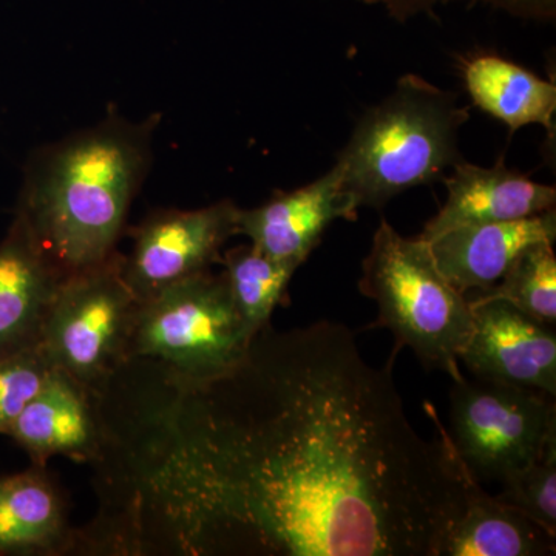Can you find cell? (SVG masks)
Segmentation results:
<instances>
[{
  "label": "cell",
  "instance_id": "obj_18",
  "mask_svg": "<svg viewBox=\"0 0 556 556\" xmlns=\"http://www.w3.org/2000/svg\"><path fill=\"white\" fill-rule=\"evenodd\" d=\"M464 83L482 112L506 124L510 134L540 124L555 131L556 86L496 54H479L464 64Z\"/></svg>",
  "mask_w": 556,
  "mask_h": 556
},
{
  "label": "cell",
  "instance_id": "obj_4",
  "mask_svg": "<svg viewBox=\"0 0 556 556\" xmlns=\"http://www.w3.org/2000/svg\"><path fill=\"white\" fill-rule=\"evenodd\" d=\"M468 108L417 75L358 121L338 167L343 190L356 207H383L394 197L431 185L463 161L457 139Z\"/></svg>",
  "mask_w": 556,
  "mask_h": 556
},
{
  "label": "cell",
  "instance_id": "obj_15",
  "mask_svg": "<svg viewBox=\"0 0 556 556\" xmlns=\"http://www.w3.org/2000/svg\"><path fill=\"white\" fill-rule=\"evenodd\" d=\"M62 280L60 270L16 215L0 241V357L39 345Z\"/></svg>",
  "mask_w": 556,
  "mask_h": 556
},
{
  "label": "cell",
  "instance_id": "obj_10",
  "mask_svg": "<svg viewBox=\"0 0 556 556\" xmlns=\"http://www.w3.org/2000/svg\"><path fill=\"white\" fill-rule=\"evenodd\" d=\"M467 300L473 309V331L459 362L475 378L533 388L555 397V327L504 300Z\"/></svg>",
  "mask_w": 556,
  "mask_h": 556
},
{
  "label": "cell",
  "instance_id": "obj_9",
  "mask_svg": "<svg viewBox=\"0 0 556 556\" xmlns=\"http://www.w3.org/2000/svg\"><path fill=\"white\" fill-rule=\"evenodd\" d=\"M239 208L223 200L193 211L155 212L138 225L130 255L123 257L124 280L138 302L222 263L223 247L237 236Z\"/></svg>",
  "mask_w": 556,
  "mask_h": 556
},
{
  "label": "cell",
  "instance_id": "obj_21",
  "mask_svg": "<svg viewBox=\"0 0 556 556\" xmlns=\"http://www.w3.org/2000/svg\"><path fill=\"white\" fill-rule=\"evenodd\" d=\"M497 495L541 529L556 536V431L548 437L535 463L511 475Z\"/></svg>",
  "mask_w": 556,
  "mask_h": 556
},
{
  "label": "cell",
  "instance_id": "obj_6",
  "mask_svg": "<svg viewBox=\"0 0 556 556\" xmlns=\"http://www.w3.org/2000/svg\"><path fill=\"white\" fill-rule=\"evenodd\" d=\"M252 338L226 274L206 270L139 302L129 358H152L200 386L239 364Z\"/></svg>",
  "mask_w": 556,
  "mask_h": 556
},
{
  "label": "cell",
  "instance_id": "obj_5",
  "mask_svg": "<svg viewBox=\"0 0 556 556\" xmlns=\"http://www.w3.org/2000/svg\"><path fill=\"white\" fill-rule=\"evenodd\" d=\"M358 289L375 300V327L390 329L397 348H409L428 369L463 379L457 365L473 331V309L442 276L427 240L401 236L380 219Z\"/></svg>",
  "mask_w": 556,
  "mask_h": 556
},
{
  "label": "cell",
  "instance_id": "obj_17",
  "mask_svg": "<svg viewBox=\"0 0 556 556\" xmlns=\"http://www.w3.org/2000/svg\"><path fill=\"white\" fill-rule=\"evenodd\" d=\"M455 457L464 503L459 517L444 538L441 556L555 555L556 536L496 496L489 495L477 479L471 478L456 453Z\"/></svg>",
  "mask_w": 556,
  "mask_h": 556
},
{
  "label": "cell",
  "instance_id": "obj_3",
  "mask_svg": "<svg viewBox=\"0 0 556 556\" xmlns=\"http://www.w3.org/2000/svg\"><path fill=\"white\" fill-rule=\"evenodd\" d=\"M186 383L152 358H129L98 391V511L76 529L73 555L131 556L139 515L159 475Z\"/></svg>",
  "mask_w": 556,
  "mask_h": 556
},
{
  "label": "cell",
  "instance_id": "obj_7",
  "mask_svg": "<svg viewBox=\"0 0 556 556\" xmlns=\"http://www.w3.org/2000/svg\"><path fill=\"white\" fill-rule=\"evenodd\" d=\"M138 299L123 276V255L65 277L43 321L39 345L60 368L100 391L129 361Z\"/></svg>",
  "mask_w": 556,
  "mask_h": 556
},
{
  "label": "cell",
  "instance_id": "obj_1",
  "mask_svg": "<svg viewBox=\"0 0 556 556\" xmlns=\"http://www.w3.org/2000/svg\"><path fill=\"white\" fill-rule=\"evenodd\" d=\"M428 412L431 442L345 325H266L182 391L131 556H441L463 482Z\"/></svg>",
  "mask_w": 556,
  "mask_h": 556
},
{
  "label": "cell",
  "instance_id": "obj_12",
  "mask_svg": "<svg viewBox=\"0 0 556 556\" xmlns=\"http://www.w3.org/2000/svg\"><path fill=\"white\" fill-rule=\"evenodd\" d=\"M357 207L343 190L338 167L291 192H278L254 208H239L237 236L263 254L302 266L336 219H356Z\"/></svg>",
  "mask_w": 556,
  "mask_h": 556
},
{
  "label": "cell",
  "instance_id": "obj_19",
  "mask_svg": "<svg viewBox=\"0 0 556 556\" xmlns=\"http://www.w3.org/2000/svg\"><path fill=\"white\" fill-rule=\"evenodd\" d=\"M233 302L251 336L270 324L274 309L283 302L289 281L300 266L268 257L258 249H230L222 258Z\"/></svg>",
  "mask_w": 556,
  "mask_h": 556
},
{
  "label": "cell",
  "instance_id": "obj_14",
  "mask_svg": "<svg viewBox=\"0 0 556 556\" xmlns=\"http://www.w3.org/2000/svg\"><path fill=\"white\" fill-rule=\"evenodd\" d=\"M555 208L514 222L463 226L428 241L442 276L463 294L495 287L532 244L555 243Z\"/></svg>",
  "mask_w": 556,
  "mask_h": 556
},
{
  "label": "cell",
  "instance_id": "obj_11",
  "mask_svg": "<svg viewBox=\"0 0 556 556\" xmlns=\"http://www.w3.org/2000/svg\"><path fill=\"white\" fill-rule=\"evenodd\" d=\"M2 434L27 453L33 466L47 467L54 456L90 466L101 442L98 391L51 368L38 393Z\"/></svg>",
  "mask_w": 556,
  "mask_h": 556
},
{
  "label": "cell",
  "instance_id": "obj_16",
  "mask_svg": "<svg viewBox=\"0 0 556 556\" xmlns=\"http://www.w3.org/2000/svg\"><path fill=\"white\" fill-rule=\"evenodd\" d=\"M68 501L47 467L0 477V556L73 555Z\"/></svg>",
  "mask_w": 556,
  "mask_h": 556
},
{
  "label": "cell",
  "instance_id": "obj_22",
  "mask_svg": "<svg viewBox=\"0 0 556 556\" xmlns=\"http://www.w3.org/2000/svg\"><path fill=\"white\" fill-rule=\"evenodd\" d=\"M51 368L40 345L0 357V433L38 393Z\"/></svg>",
  "mask_w": 556,
  "mask_h": 556
},
{
  "label": "cell",
  "instance_id": "obj_2",
  "mask_svg": "<svg viewBox=\"0 0 556 556\" xmlns=\"http://www.w3.org/2000/svg\"><path fill=\"white\" fill-rule=\"evenodd\" d=\"M153 129L152 119L112 118L51 146L31 164L16 215L62 277L115 254L148 174Z\"/></svg>",
  "mask_w": 556,
  "mask_h": 556
},
{
  "label": "cell",
  "instance_id": "obj_8",
  "mask_svg": "<svg viewBox=\"0 0 556 556\" xmlns=\"http://www.w3.org/2000/svg\"><path fill=\"white\" fill-rule=\"evenodd\" d=\"M556 431L555 397L490 380H453L447 434L471 478L503 482L535 463Z\"/></svg>",
  "mask_w": 556,
  "mask_h": 556
},
{
  "label": "cell",
  "instance_id": "obj_20",
  "mask_svg": "<svg viewBox=\"0 0 556 556\" xmlns=\"http://www.w3.org/2000/svg\"><path fill=\"white\" fill-rule=\"evenodd\" d=\"M504 300L548 327L556 325V257L554 243L525 249L501 278V283L477 298Z\"/></svg>",
  "mask_w": 556,
  "mask_h": 556
},
{
  "label": "cell",
  "instance_id": "obj_13",
  "mask_svg": "<svg viewBox=\"0 0 556 556\" xmlns=\"http://www.w3.org/2000/svg\"><path fill=\"white\" fill-rule=\"evenodd\" d=\"M444 182L447 201L420 233L427 241L463 226L514 222L555 208L554 186L532 181L504 161L493 167L459 161Z\"/></svg>",
  "mask_w": 556,
  "mask_h": 556
},
{
  "label": "cell",
  "instance_id": "obj_23",
  "mask_svg": "<svg viewBox=\"0 0 556 556\" xmlns=\"http://www.w3.org/2000/svg\"><path fill=\"white\" fill-rule=\"evenodd\" d=\"M368 5H378L399 21L415 17L420 13H431L439 5L452 2L484 3L493 9L506 11L511 16L522 20H555L556 0H361Z\"/></svg>",
  "mask_w": 556,
  "mask_h": 556
}]
</instances>
